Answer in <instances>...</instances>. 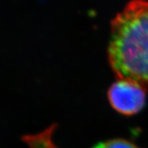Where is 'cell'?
<instances>
[{"instance_id":"obj_1","label":"cell","mask_w":148,"mask_h":148,"mask_svg":"<svg viewBox=\"0 0 148 148\" xmlns=\"http://www.w3.org/2000/svg\"><path fill=\"white\" fill-rule=\"evenodd\" d=\"M108 58L119 79L148 90V2H130L112 21Z\"/></svg>"},{"instance_id":"obj_2","label":"cell","mask_w":148,"mask_h":148,"mask_svg":"<svg viewBox=\"0 0 148 148\" xmlns=\"http://www.w3.org/2000/svg\"><path fill=\"white\" fill-rule=\"evenodd\" d=\"M146 91L136 82L118 79L110 87L107 95L113 109L124 115L138 113L146 103Z\"/></svg>"},{"instance_id":"obj_3","label":"cell","mask_w":148,"mask_h":148,"mask_svg":"<svg viewBox=\"0 0 148 148\" xmlns=\"http://www.w3.org/2000/svg\"><path fill=\"white\" fill-rule=\"evenodd\" d=\"M93 148H138L132 142L124 139H112L97 144Z\"/></svg>"}]
</instances>
